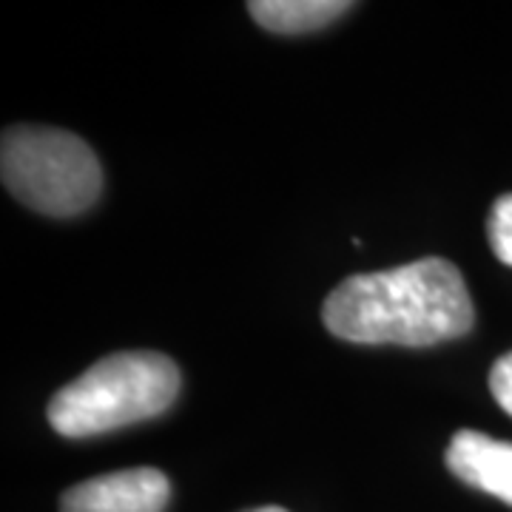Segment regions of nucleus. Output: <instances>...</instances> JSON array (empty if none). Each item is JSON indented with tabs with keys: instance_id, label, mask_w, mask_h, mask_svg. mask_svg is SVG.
Returning a JSON list of instances; mask_svg holds the SVG:
<instances>
[{
	"instance_id": "1",
	"label": "nucleus",
	"mask_w": 512,
	"mask_h": 512,
	"mask_svg": "<svg viewBox=\"0 0 512 512\" xmlns=\"http://www.w3.org/2000/svg\"><path fill=\"white\" fill-rule=\"evenodd\" d=\"M325 328L356 345L430 348L473 328V299L453 262L416 259L390 271L356 274L322 308Z\"/></svg>"
},
{
	"instance_id": "2",
	"label": "nucleus",
	"mask_w": 512,
	"mask_h": 512,
	"mask_svg": "<svg viewBox=\"0 0 512 512\" xmlns=\"http://www.w3.org/2000/svg\"><path fill=\"white\" fill-rule=\"evenodd\" d=\"M180 393V367L157 350L100 359L49 402V424L66 439H89L165 413Z\"/></svg>"
},
{
	"instance_id": "3",
	"label": "nucleus",
	"mask_w": 512,
	"mask_h": 512,
	"mask_svg": "<svg viewBox=\"0 0 512 512\" xmlns=\"http://www.w3.org/2000/svg\"><path fill=\"white\" fill-rule=\"evenodd\" d=\"M0 177L15 200L46 217H77L103 191V168L89 143L63 128H6Z\"/></svg>"
},
{
	"instance_id": "4",
	"label": "nucleus",
	"mask_w": 512,
	"mask_h": 512,
	"mask_svg": "<svg viewBox=\"0 0 512 512\" xmlns=\"http://www.w3.org/2000/svg\"><path fill=\"white\" fill-rule=\"evenodd\" d=\"M171 481L154 467H134L74 484L60 498V512H163Z\"/></svg>"
},
{
	"instance_id": "5",
	"label": "nucleus",
	"mask_w": 512,
	"mask_h": 512,
	"mask_svg": "<svg viewBox=\"0 0 512 512\" xmlns=\"http://www.w3.org/2000/svg\"><path fill=\"white\" fill-rule=\"evenodd\" d=\"M447 467L464 484L490 493L512 507V441L458 430L447 447Z\"/></svg>"
},
{
	"instance_id": "6",
	"label": "nucleus",
	"mask_w": 512,
	"mask_h": 512,
	"mask_svg": "<svg viewBox=\"0 0 512 512\" xmlns=\"http://www.w3.org/2000/svg\"><path fill=\"white\" fill-rule=\"evenodd\" d=\"M353 9L348 0H251V18L276 35H299L328 26Z\"/></svg>"
},
{
	"instance_id": "7",
	"label": "nucleus",
	"mask_w": 512,
	"mask_h": 512,
	"mask_svg": "<svg viewBox=\"0 0 512 512\" xmlns=\"http://www.w3.org/2000/svg\"><path fill=\"white\" fill-rule=\"evenodd\" d=\"M487 231H490V245H493V254L512 268V194L498 197L490 211V222H487Z\"/></svg>"
},
{
	"instance_id": "8",
	"label": "nucleus",
	"mask_w": 512,
	"mask_h": 512,
	"mask_svg": "<svg viewBox=\"0 0 512 512\" xmlns=\"http://www.w3.org/2000/svg\"><path fill=\"white\" fill-rule=\"evenodd\" d=\"M490 390H493L495 402L512 416V350L504 353L490 370Z\"/></svg>"
},
{
	"instance_id": "9",
	"label": "nucleus",
	"mask_w": 512,
	"mask_h": 512,
	"mask_svg": "<svg viewBox=\"0 0 512 512\" xmlns=\"http://www.w3.org/2000/svg\"><path fill=\"white\" fill-rule=\"evenodd\" d=\"M248 512H288V510H282V507H259V510H248Z\"/></svg>"
}]
</instances>
